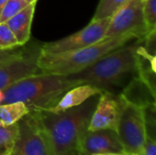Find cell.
Segmentation results:
<instances>
[{
	"mask_svg": "<svg viewBox=\"0 0 156 155\" xmlns=\"http://www.w3.org/2000/svg\"><path fill=\"white\" fill-rule=\"evenodd\" d=\"M95 95L82 104L60 111H31L48 140L51 154L69 155L78 150L79 143L88 126L99 100Z\"/></svg>",
	"mask_w": 156,
	"mask_h": 155,
	"instance_id": "6da1fadb",
	"label": "cell"
},
{
	"mask_svg": "<svg viewBox=\"0 0 156 155\" xmlns=\"http://www.w3.org/2000/svg\"><path fill=\"white\" fill-rule=\"evenodd\" d=\"M80 85L69 76L37 73L0 90V105L23 102L29 111L53 107L69 89Z\"/></svg>",
	"mask_w": 156,
	"mask_h": 155,
	"instance_id": "7a4b0ae2",
	"label": "cell"
},
{
	"mask_svg": "<svg viewBox=\"0 0 156 155\" xmlns=\"http://www.w3.org/2000/svg\"><path fill=\"white\" fill-rule=\"evenodd\" d=\"M135 38L126 34L110 38H103L93 45L75 50L51 53L40 50L37 64L40 73L67 76L78 73L92 65L106 54L126 45Z\"/></svg>",
	"mask_w": 156,
	"mask_h": 155,
	"instance_id": "3957f363",
	"label": "cell"
},
{
	"mask_svg": "<svg viewBox=\"0 0 156 155\" xmlns=\"http://www.w3.org/2000/svg\"><path fill=\"white\" fill-rule=\"evenodd\" d=\"M141 38L130 45L121 48L106 54L85 69L67 75L76 80L80 85L89 84L102 90L120 83L130 72L137 69V47Z\"/></svg>",
	"mask_w": 156,
	"mask_h": 155,
	"instance_id": "277c9868",
	"label": "cell"
},
{
	"mask_svg": "<svg viewBox=\"0 0 156 155\" xmlns=\"http://www.w3.org/2000/svg\"><path fill=\"white\" fill-rule=\"evenodd\" d=\"M149 33L144 17V0H128L111 17L105 38L126 34L143 38Z\"/></svg>",
	"mask_w": 156,
	"mask_h": 155,
	"instance_id": "5b68a950",
	"label": "cell"
},
{
	"mask_svg": "<svg viewBox=\"0 0 156 155\" xmlns=\"http://www.w3.org/2000/svg\"><path fill=\"white\" fill-rule=\"evenodd\" d=\"M116 132L124 153L129 155L139 154L146 139L143 109L126 102Z\"/></svg>",
	"mask_w": 156,
	"mask_h": 155,
	"instance_id": "8992f818",
	"label": "cell"
},
{
	"mask_svg": "<svg viewBox=\"0 0 156 155\" xmlns=\"http://www.w3.org/2000/svg\"><path fill=\"white\" fill-rule=\"evenodd\" d=\"M111 17L91 20L83 29L64 38L48 42L41 46V50L51 53L65 52L85 48L105 38Z\"/></svg>",
	"mask_w": 156,
	"mask_h": 155,
	"instance_id": "52a82bcc",
	"label": "cell"
},
{
	"mask_svg": "<svg viewBox=\"0 0 156 155\" xmlns=\"http://www.w3.org/2000/svg\"><path fill=\"white\" fill-rule=\"evenodd\" d=\"M17 123L18 137L12 152L14 154L52 155L44 132L30 111Z\"/></svg>",
	"mask_w": 156,
	"mask_h": 155,
	"instance_id": "ba28073f",
	"label": "cell"
},
{
	"mask_svg": "<svg viewBox=\"0 0 156 155\" xmlns=\"http://www.w3.org/2000/svg\"><path fill=\"white\" fill-rule=\"evenodd\" d=\"M125 100L121 95H115L110 90H102L91 115L88 130L116 131Z\"/></svg>",
	"mask_w": 156,
	"mask_h": 155,
	"instance_id": "9c48e42d",
	"label": "cell"
},
{
	"mask_svg": "<svg viewBox=\"0 0 156 155\" xmlns=\"http://www.w3.org/2000/svg\"><path fill=\"white\" fill-rule=\"evenodd\" d=\"M41 47L27 48L19 58L0 66V90L17 80L39 73L37 59Z\"/></svg>",
	"mask_w": 156,
	"mask_h": 155,
	"instance_id": "30bf717a",
	"label": "cell"
},
{
	"mask_svg": "<svg viewBox=\"0 0 156 155\" xmlns=\"http://www.w3.org/2000/svg\"><path fill=\"white\" fill-rule=\"evenodd\" d=\"M78 151L83 155L124 153L117 132L113 130H87L80 138Z\"/></svg>",
	"mask_w": 156,
	"mask_h": 155,
	"instance_id": "8fae6325",
	"label": "cell"
},
{
	"mask_svg": "<svg viewBox=\"0 0 156 155\" xmlns=\"http://www.w3.org/2000/svg\"><path fill=\"white\" fill-rule=\"evenodd\" d=\"M102 90L94 87L89 84H82L75 86L66 91L58 101L51 108H48L44 111H48L50 112H60L74 107H77L83 102H85L90 98L101 94Z\"/></svg>",
	"mask_w": 156,
	"mask_h": 155,
	"instance_id": "7c38bea8",
	"label": "cell"
},
{
	"mask_svg": "<svg viewBox=\"0 0 156 155\" xmlns=\"http://www.w3.org/2000/svg\"><path fill=\"white\" fill-rule=\"evenodd\" d=\"M36 5L37 2L28 4L20 12H18L5 22L20 46H25L30 38L31 26Z\"/></svg>",
	"mask_w": 156,
	"mask_h": 155,
	"instance_id": "4fadbf2b",
	"label": "cell"
},
{
	"mask_svg": "<svg viewBox=\"0 0 156 155\" xmlns=\"http://www.w3.org/2000/svg\"><path fill=\"white\" fill-rule=\"evenodd\" d=\"M120 95L125 102L141 109L155 104L156 94L139 77L134 78Z\"/></svg>",
	"mask_w": 156,
	"mask_h": 155,
	"instance_id": "5bb4252c",
	"label": "cell"
},
{
	"mask_svg": "<svg viewBox=\"0 0 156 155\" xmlns=\"http://www.w3.org/2000/svg\"><path fill=\"white\" fill-rule=\"evenodd\" d=\"M29 111V109L23 102L2 104L0 105V125L7 126L16 123Z\"/></svg>",
	"mask_w": 156,
	"mask_h": 155,
	"instance_id": "9a60e30c",
	"label": "cell"
},
{
	"mask_svg": "<svg viewBox=\"0 0 156 155\" xmlns=\"http://www.w3.org/2000/svg\"><path fill=\"white\" fill-rule=\"evenodd\" d=\"M18 137V123L0 125V155L12 153Z\"/></svg>",
	"mask_w": 156,
	"mask_h": 155,
	"instance_id": "2e32d148",
	"label": "cell"
},
{
	"mask_svg": "<svg viewBox=\"0 0 156 155\" xmlns=\"http://www.w3.org/2000/svg\"><path fill=\"white\" fill-rule=\"evenodd\" d=\"M128 0H100L91 20L112 17Z\"/></svg>",
	"mask_w": 156,
	"mask_h": 155,
	"instance_id": "e0dca14e",
	"label": "cell"
},
{
	"mask_svg": "<svg viewBox=\"0 0 156 155\" xmlns=\"http://www.w3.org/2000/svg\"><path fill=\"white\" fill-rule=\"evenodd\" d=\"M146 137L156 141V106L152 104L143 108Z\"/></svg>",
	"mask_w": 156,
	"mask_h": 155,
	"instance_id": "ac0fdd59",
	"label": "cell"
},
{
	"mask_svg": "<svg viewBox=\"0 0 156 155\" xmlns=\"http://www.w3.org/2000/svg\"><path fill=\"white\" fill-rule=\"evenodd\" d=\"M28 4L30 3L27 0H7L0 16V23H5L9 18L20 12Z\"/></svg>",
	"mask_w": 156,
	"mask_h": 155,
	"instance_id": "d6986e66",
	"label": "cell"
},
{
	"mask_svg": "<svg viewBox=\"0 0 156 155\" xmlns=\"http://www.w3.org/2000/svg\"><path fill=\"white\" fill-rule=\"evenodd\" d=\"M144 17L148 30H155L156 0H144Z\"/></svg>",
	"mask_w": 156,
	"mask_h": 155,
	"instance_id": "ffe728a7",
	"label": "cell"
},
{
	"mask_svg": "<svg viewBox=\"0 0 156 155\" xmlns=\"http://www.w3.org/2000/svg\"><path fill=\"white\" fill-rule=\"evenodd\" d=\"M20 46L13 32L5 23H0V49H6Z\"/></svg>",
	"mask_w": 156,
	"mask_h": 155,
	"instance_id": "44dd1931",
	"label": "cell"
},
{
	"mask_svg": "<svg viewBox=\"0 0 156 155\" xmlns=\"http://www.w3.org/2000/svg\"><path fill=\"white\" fill-rule=\"evenodd\" d=\"M27 48L25 46H17L11 48L0 49V66L21 57L27 51Z\"/></svg>",
	"mask_w": 156,
	"mask_h": 155,
	"instance_id": "7402d4cb",
	"label": "cell"
},
{
	"mask_svg": "<svg viewBox=\"0 0 156 155\" xmlns=\"http://www.w3.org/2000/svg\"><path fill=\"white\" fill-rule=\"evenodd\" d=\"M138 155H156V141L146 137L143 148Z\"/></svg>",
	"mask_w": 156,
	"mask_h": 155,
	"instance_id": "603a6c76",
	"label": "cell"
},
{
	"mask_svg": "<svg viewBox=\"0 0 156 155\" xmlns=\"http://www.w3.org/2000/svg\"><path fill=\"white\" fill-rule=\"evenodd\" d=\"M92 155H129L126 153H96V154Z\"/></svg>",
	"mask_w": 156,
	"mask_h": 155,
	"instance_id": "cb8c5ba5",
	"label": "cell"
},
{
	"mask_svg": "<svg viewBox=\"0 0 156 155\" xmlns=\"http://www.w3.org/2000/svg\"><path fill=\"white\" fill-rule=\"evenodd\" d=\"M7 0H0V16H1V13H2V10L4 8V6L5 5Z\"/></svg>",
	"mask_w": 156,
	"mask_h": 155,
	"instance_id": "d4e9b609",
	"label": "cell"
},
{
	"mask_svg": "<svg viewBox=\"0 0 156 155\" xmlns=\"http://www.w3.org/2000/svg\"><path fill=\"white\" fill-rule=\"evenodd\" d=\"M69 155H83L80 152H79L78 150H76V151H74V152H72L71 153H69Z\"/></svg>",
	"mask_w": 156,
	"mask_h": 155,
	"instance_id": "484cf974",
	"label": "cell"
},
{
	"mask_svg": "<svg viewBox=\"0 0 156 155\" xmlns=\"http://www.w3.org/2000/svg\"><path fill=\"white\" fill-rule=\"evenodd\" d=\"M28 3H32V2H37V0H27Z\"/></svg>",
	"mask_w": 156,
	"mask_h": 155,
	"instance_id": "4316f807",
	"label": "cell"
},
{
	"mask_svg": "<svg viewBox=\"0 0 156 155\" xmlns=\"http://www.w3.org/2000/svg\"><path fill=\"white\" fill-rule=\"evenodd\" d=\"M9 155H15V154H14V153H11V154H9Z\"/></svg>",
	"mask_w": 156,
	"mask_h": 155,
	"instance_id": "83f0119b",
	"label": "cell"
},
{
	"mask_svg": "<svg viewBox=\"0 0 156 155\" xmlns=\"http://www.w3.org/2000/svg\"><path fill=\"white\" fill-rule=\"evenodd\" d=\"M133 155H137V154H133Z\"/></svg>",
	"mask_w": 156,
	"mask_h": 155,
	"instance_id": "f1b7e54d",
	"label": "cell"
}]
</instances>
